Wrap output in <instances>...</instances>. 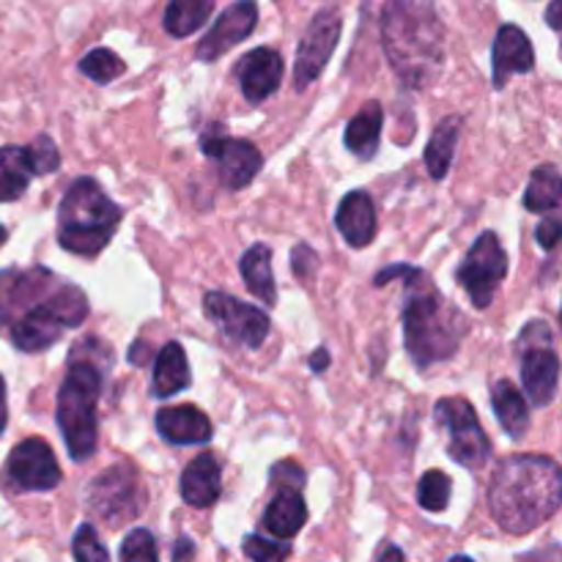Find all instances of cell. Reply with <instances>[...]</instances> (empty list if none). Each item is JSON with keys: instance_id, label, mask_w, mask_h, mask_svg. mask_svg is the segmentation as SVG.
Wrapping results in <instances>:
<instances>
[{"instance_id": "6da1fadb", "label": "cell", "mask_w": 562, "mask_h": 562, "mask_svg": "<svg viewBox=\"0 0 562 562\" xmlns=\"http://www.w3.org/2000/svg\"><path fill=\"white\" fill-rule=\"evenodd\" d=\"M562 503V475L549 456H508L488 483V508L510 536H527L552 519Z\"/></svg>"}, {"instance_id": "7a4b0ae2", "label": "cell", "mask_w": 562, "mask_h": 562, "mask_svg": "<svg viewBox=\"0 0 562 562\" xmlns=\"http://www.w3.org/2000/svg\"><path fill=\"white\" fill-rule=\"evenodd\" d=\"M382 47L401 82L426 88L442 75L445 25L434 0H387Z\"/></svg>"}, {"instance_id": "3957f363", "label": "cell", "mask_w": 562, "mask_h": 562, "mask_svg": "<svg viewBox=\"0 0 562 562\" xmlns=\"http://www.w3.org/2000/svg\"><path fill=\"white\" fill-rule=\"evenodd\" d=\"M406 278L404 302V344L417 368L445 362L459 351L470 322L459 307L450 305L423 269L401 263Z\"/></svg>"}, {"instance_id": "277c9868", "label": "cell", "mask_w": 562, "mask_h": 562, "mask_svg": "<svg viewBox=\"0 0 562 562\" xmlns=\"http://www.w3.org/2000/svg\"><path fill=\"white\" fill-rule=\"evenodd\" d=\"M121 217L124 209L110 201L97 179H75L58 206V245L75 256H99L119 231Z\"/></svg>"}, {"instance_id": "5b68a950", "label": "cell", "mask_w": 562, "mask_h": 562, "mask_svg": "<svg viewBox=\"0 0 562 562\" xmlns=\"http://www.w3.org/2000/svg\"><path fill=\"white\" fill-rule=\"evenodd\" d=\"M99 398H102V371L91 360H71L58 390L55 420L64 434L66 450L75 461H88L97 453Z\"/></svg>"}, {"instance_id": "8992f818", "label": "cell", "mask_w": 562, "mask_h": 562, "mask_svg": "<svg viewBox=\"0 0 562 562\" xmlns=\"http://www.w3.org/2000/svg\"><path fill=\"white\" fill-rule=\"evenodd\" d=\"M88 318V296L77 285L60 280L38 305L11 324V344L25 355L49 349L66 329L80 327Z\"/></svg>"}, {"instance_id": "52a82bcc", "label": "cell", "mask_w": 562, "mask_h": 562, "mask_svg": "<svg viewBox=\"0 0 562 562\" xmlns=\"http://www.w3.org/2000/svg\"><path fill=\"white\" fill-rule=\"evenodd\" d=\"M505 274H508V252L494 231H483L475 245L467 250L461 267L456 269V280L477 311H486L492 305Z\"/></svg>"}, {"instance_id": "ba28073f", "label": "cell", "mask_w": 562, "mask_h": 562, "mask_svg": "<svg viewBox=\"0 0 562 562\" xmlns=\"http://www.w3.org/2000/svg\"><path fill=\"white\" fill-rule=\"evenodd\" d=\"M521 382L536 406H549L560 387V357L552 349V329L547 322H530L519 335Z\"/></svg>"}, {"instance_id": "9c48e42d", "label": "cell", "mask_w": 562, "mask_h": 562, "mask_svg": "<svg viewBox=\"0 0 562 562\" xmlns=\"http://www.w3.org/2000/svg\"><path fill=\"white\" fill-rule=\"evenodd\" d=\"M437 420L448 428V453L464 470H481L492 459V442L467 398H442L434 406Z\"/></svg>"}, {"instance_id": "30bf717a", "label": "cell", "mask_w": 562, "mask_h": 562, "mask_svg": "<svg viewBox=\"0 0 562 562\" xmlns=\"http://www.w3.org/2000/svg\"><path fill=\"white\" fill-rule=\"evenodd\" d=\"M203 311L223 329L225 338L247 346V349H261L263 340L269 338V329H272V322H269L261 307L247 305V302L236 300L225 291H206L203 294Z\"/></svg>"}, {"instance_id": "8fae6325", "label": "cell", "mask_w": 562, "mask_h": 562, "mask_svg": "<svg viewBox=\"0 0 562 562\" xmlns=\"http://www.w3.org/2000/svg\"><path fill=\"white\" fill-rule=\"evenodd\" d=\"M201 151L217 162L220 181L234 192L245 190L263 168L261 151H258L250 140H239V137L225 135L220 124L209 126V130L203 132Z\"/></svg>"}, {"instance_id": "7c38bea8", "label": "cell", "mask_w": 562, "mask_h": 562, "mask_svg": "<svg viewBox=\"0 0 562 562\" xmlns=\"http://www.w3.org/2000/svg\"><path fill=\"white\" fill-rule=\"evenodd\" d=\"M340 31H344V20H340L338 9H322L307 25L305 36H302L300 47H296V64H294V88L296 91H305L313 82L318 80V75L324 71V66L333 58L335 47L340 42Z\"/></svg>"}, {"instance_id": "4fadbf2b", "label": "cell", "mask_w": 562, "mask_h": 562, "mask_svg": "<svg viewBox=\"0 0 562 562\" xmlns=\"http://www.w3.org/2000/svg\"><path fill=\"white\" fill-rule=\"evenodd\" d=\"M5 481L14 492H53L60 483V467L44 439H22L5 461Z\"/></svg>"}, {"instance_id": "5bb4252c", "label": "cell", "mask_w": 562, "mask_h": 562, "mask_svg": "<svg viewBox=\"0 0 562 562\" xmlns=\"http://www.w3.org/2000/svg\"><path fill=\"white\" fill-rule=\"evenodd\" d=\"M60 278H55L44 267L3 269L0 272V327H11L22 313L44 300L53 289H58Z\"/></svg>"}, {"instance_id": "9a60e30c", "label": "cell", "mask_w": 562, "mask_h": 562, "mask_svg": "<svg viewBox=\"0 0 562 562\" xmlns=\"http://www.w3.org/2000/svg\"><path fill=\"white\" fill-rule=\"evenodd\" d=\"M88 505L97 516L108 521L135 519L140 510V492H137V472L130 464H115L91 483Z\"/></svg>"}, {"instance_id": "2e32d148", "label": "cell", "mask_w": 562, "mask_h": 562, "mask_svg": "<svg viewBox=\"0 0 562 562\" xmlns=\"http://www.w3.org/2000/svg\"><path fill=\"white\" fill-rule=\"evenodd\" d=\"M256 22H258L256 0H239V3L228 5V9L217 16L212 31L198 42L195 58L206 60V64L223 58L228 49H234L236 44L245 42V38L256 31Z\"/></svg>"}, {"instance_id": "e0dca14e", "label": "cell", "mask_w": 562, "mask_h": 562, "mask_svg": "<svg viewBox=\"0 0 562 562\" xmlns=\"http://www.w3.org/2000/svg\"><path fill=\"white\" fill-rule=\"evenodd\" d=\"M536 66L532 42L519 25H503L497 31L492 49V82L494 88L508 86L510 77L527 75Z\"/></svg>"}, {"instance_id": "ac0fdd59", "label": "cell", "mask_w": 562, "mask_h": 562, "mask_svg": "<svg viewBox=\"0 0 562 562\" xmlns=\"http://www.w3.org/2000/svg\"><path fill=\"white\" fill-rule=\"evenodd\" d=\"M236 77H239L241 93H245L247 102L261 104L280 88V80H283V58H280L278 49L258 47L239 60Z\"/></svg>"}, {"instance_id": "d6986e66", "label": "cell", "mask_w": 562, "mask_h": 562, "mask_svg": "<svg viewBox=\"0 0 562 562\" xmlns=\"http://www.w3.org/2000/svg\"><path fill=\"white\" fill-rule=\"evenodd\" d=\"M335 228L351 247H368L376 239V206L366 190H351L335 212Z\"/></svg>"}, {"instance_id": "ffe728a7", "label": "cell", "mask_w": 562, "mask_h": 562, "mask_svg": "<svg viewBox=\"0 0 562 562\" xmlns=\"http://www.w3.org/2000/svg\"><path fill=\"white\" fill-rule=\"evenodd\" d=\"M181 499L192 508H209L220 499L223 494V470H220V461L212 453H201L198 459H192L190 464L181 472L179 483Z\"/></svg>"}, {"instance_id": "44dd1931", "label": "cell", "mask_w": 562, "mask_h": 562, "mask_svg": "<svg viewBox=\"0 0 562 562\" xmlns=\"http://www.w3.org/2000/svg\"><path fill=\"white\" fill-rule=\"evenodd\" d=\"M157 431L170 445H203L212 439V420L198 406H165L157 412Z\"/></svg>"}, {"instance_id": "7402d4cb", "label": "cell", "mask_w": 562, "mask_h": 562, "mask_svg": "<svg viewBox=\"0 0 562 562\" xmlns=\"http://www.w3.org/2000/svg\"><path fill=\"white\" fill-rule=\"evenodd\" d=\"M307 525V505L300 488H278L263 514V530L274 541H291Z\"/></svg>"}, {"instance_id": "603a6c76", "label": "cell", "mask_w": 562, "mask_h": 562, "mask_svg": "<svg viewBox=\"0 0 562 562\" xmlns=\"http://www.w3.org/2000/svg\"><path fill=\"white\" fill-rule=\"evenodd\" d=\"M382 124H384V110L376 99L362 104L360 113L346 124L344 143L357 159H373L376 154L379 140H382Z\"/></svg>"}, {"instance_id": "cb8c5ba5", "label": "cell", "mask_w": 562, "mask_h": 562, "mask_svg": "<svg viewBox=\"0 0 562 562\" xmlns=\"http://www.w3.org/2000/svg\"><path fill=\"white\" fill-rule=\"evenodd\" d=\"M190 366H187V355L181 344L170 340L162 346L157 362H154V379H151V395L154 398H170L179 395L181 390L190 387Z\"/></svg>"}, {"instance_id": "d4e9b609", "label": "cell", "mask_w": 562, "mask_h": 562, "mask_svg": "<svg viewBox=\"0 0 562 562\" xmlns=\"http://www.w3.org/2000/svg\"><path fill=\"white\" fill-rule=\"evenodd\" d=\"M241 280L247 291L263 305H278V283L272 274V250L267 245H252L239 261Z\"/></svg>"}, {"instance_id": "484cf974", "label": "cell", "mask_w": 562, "mask_h": 562, "mask_svg": "<svg viewBox=\"0 0 562 562\" xmlns=\"http://www.w3.org/2000/svg\"><path fill=\"white\" fill-rule=\"evenodd\" d=\"M492 406L499 417V426L510 439H521L530 428V409H527L525 395L519 393L514 382L499 379L492 387Z\"/></svg>"}, {"instance_id": "4316f807", "label": "cell", "mask_w": 562, "mask_h": 562, "mask_svg": "<svg viewBox=\"0 0 562 562\" xmlns=\"http://www.w3.org/2000/svg\"><path fill=\"white\" fill-rule=\"evenodd\" d=\"M36 176L27 146L0 148V203L16 201L25 195L27 184Z\"/></svg>"}, {"instance_id": "83f0119b", "label": "cell", "mask_w": 562, "mask_h": 562, "mask_svg": "<svg viewBox=\"0 0 562 562\" xmlns=\"http://www.w3.org/2000/svg\"><path fill=\"white\" fill-rule=\"evenodd\" d=\"M459 135H461V119L459 115H448L437 124L434 130L431 140L426 146V168L431 179H445L450 170V162H453L456 146H459Z\"/></svg>"}, {"instance_id": "f1b7e54d", "label": "cell", "mask_w": 562, "mask_h": 562, "mask_svg": "<svg viewBox=\"0 0 562 562\" xmlns=\"http://www.w3.org/2000/svg\"><path fill=\"white\" fill-rule=\"evenodd\" d=\"M212 9L214 0H170L162 25L173 38H187L206 25Z\"/></svg>"}, {"instance_id": "f546056e", "label": "cell", "mask_w": 562, "mask_h": 562, "mask_svg": "<svg viewBox=\"0 0 562 562\" xmlns=\"http://www.w3.org/2000/svg\"><path fill=\"white\" fill-rule=\"evenodd\" d=\"M562 201V176L560 168L554 162L538 165L530 176V184H527L525 206L530 212H554Z\"/></svg>"}, {"instance_id": "4dcf8cb0", "label": "cell", "mask_w": 562, "mask_h": 562, "mask_svg": "<svg viewBox=\"0 0 562 562\" xmlns=\"http://www.w3.org/2000/svg\"><path fill=\"white\" fill-rule=\"evenodd\" d=\"M124 69H126L124 60H121L119 55L108 47L91 49V53L80 60L82 75H86L88 80L99 82V86H108V82L119 80V77L124 75Z\"/></svg>"}, {"instance_id": "1f68e13d", "label": "cell", "mask_w": 562, "mask_h": 562, "mask_svg": "<svg viewBox=\"0 0 562 562\" xmlns=\"http://www.w3.org/2000/svg\"><path fill=\"white\" fill-rule=\"evenodd\" d=\"M450 492H453L450 477L445 475L442 470H431L420 477V483H417V503H420L423 510L439 514V510L448 508Z\"/></svg>"}, {"instance_id": "d6a6232c", "label": "cell", "mask_w": 562, "mask_h": 562, "mask_svg": "<svg viewBox=\"0 0 562 562\" xmlns=\"http://www.w3.org/2000/svg\"><path fill=\"white\" fill-rule=\"evenodd\" d=\"M119 560L121 562H159L157 541H154L151 532L143 530V527L132 530L130 536L121 541Z\"/></svg>"}, {"instance_id": "836d02e7", "label": "cell", "mask_w": 562, "mask_h": 562, "mask_svg": "<svg viewBox=\"0 0 562 562\" xmlns=\"http://www.w3.org/2000/svg\"><path fill=\"white\" fill-rule=\"evenodd\" d=\"M71 554L77 562H110L108 549L99 541L97 530L91 525L77 527L75 538H71Z\"/></svg>"}, {"instance_id": "e575fe53", "label": "cell", "mask_w": 562, "mask_h": 562, "mask_svg": "<svg viewBox=\"0 0 562 562\" xmlns=\"http://www.w3.org/2000/svg\"><path fill=\"white\" fill-rule=\"evenodd\" d=\"M241 549L252 562H285L291 554V547L285 541H267L261 536H247Z\"/></svg>"}, {"instance_id": "d590c367", "label": "cell", "mask_w": 562, "mask_h": 562, "mask_svg": "<svg viewBox=\"0 0 562 562\" xmlns=\"http://www.w3.org/2000/svg\"><path fill=\"white\" fill-rule=\"evenodd\" d=\"M27 154H31V162H33V170H36V176H49L60 168L58 146H55L47 135H38L36 140L27 146Z\"/></svg>"}, {"instance_id": "8d00e7d4", "label": "cell", "mask_w": 562, "mask_h": 562, "mask_svg": "<svg viewBox=\"0 0 562 562\" xmlns=\"http://www.w3.org/2000/svg\"><path fill=\"white\" fill-rule=\"evenodd\" d=\"M269 477H272L274 486L280 483V488H302V483H305V472L294 461H280V464H274Z\"/></svg>"}, {"instance_id": "74e56055", "label": "cell", "mask_w": 562, "mask_h": 562, "mask_svg": "<svg viewBox=\"0 0 562 562\" xmlns=\"http://www.w3.org/2000/svg\"><path fill=\"white\" fill-rule=\"evenodd\" d=\"M291 267H294L296 278H311L313 269H316V252L305 245L294 247L291 250Z\"/></svg>"}, {"instance_id": "f35d334b", "label": "cell", "mask_w": 562, "mask_h": 562, "mask_svg": "<svg viewBox=\"0 0 562 562\" xmlns=\"http://www.w3.org/2000/svg\"><path fill=\"white\" fill-rule=\"evenodd\" d=\"M560 220L558 217H547L541 220V225H538L536 236H538V245L543 247V250H554L558 247V239H560Z\"/></svg>"}, {"instance_id": "ab89813d", "label": "cell", "mask_w": 562, "mask_h": 562, "mask_svg": "<svg viewBox=\"0 0 562 562\" xmlns=\"http://www.w3.org/2000/svg\"><path fill=\"white\" fill-rule=\"evenodd\" d=\"M192 558H195V543L181 536L173 547V562H192Z\"/></svg>"}, {"instance_id": "60d3db41", "label": "cell", "mask_w": 562, "mask_h": 562, "mask_svg": "<svg viewBox=\"0 0 562 562\" xmlns=\"http://www.w3.org/2000/svg\"><path fill=\"white\" fill-rule=\"evenodd\" d=\"M311 368L313 373H324L329 368V351L327 349H316L311 355Z\"/></svg>"}, {"instance_id": "b9f144b4", "label": "cell", "mask_w": 562, "mask_h": 562, "mask_svg": "<svg viewBox=\"0 0 562 562\" xmlns=\"http://www.w3.org/2000/svg\"><path fill=\"white\" fill-rule=\"evenodd\" d=\"M376 562H406V558H404V552H401L398 547H393V543H384Z\"/></svg>"}, {"instance_id": "7bdbcfd3", "label": "cell", "mask_w": 562, "mask_h": 562, "mask_svg": "<svg viewBox=\"0 0 562 562\" xmlns=\"http://www.w3.org/2000/svg\"><path fill=\"white\" fill-rule=\"evenodd\" d=\"M5 426H9V401H5V382L0 376V437H3Z\"/></svg>"}, {"instance_id": "ee69618b", "label": "cell", "mask_w": 562, "mask_h": 562, "mask_svg": "<svg viewBox=\"0 0 562 562\" xmlns=\"http://www.w3.org/2000/svg\"><path fill=\"white\" fill-rule=\"evenodd\" d=\"M521 562H560L558 558V547H549L547 552H532V554H525Z\"/></svg>"}, {"instance_id": "f6af8a7d", "label": "cell", "mask_w": 562, "mask_h": 562, "mask_svg": "<svg viewBox=\"0 0 562 562\" xmlns=\"http://www.w3.org/2000/svg\"><path fill=\"white\" fill-rule=\"evenodd\" d=\"M560 5L562 0H552V5H549V25L554 27V31H560Z\"/></svg>"}, {"instance_id": "bcb514c9", "label": "cell", "mask_w": 562, "mask_h": 562, "mask_svg": "<svg viewBox=\"0 0 562 562\" xmlns=\"http://www.w3.org/2000/svg\"><path fill=\"white\" fill-rule=\"evenodd\" d=\"M448 562H475V560L467 558V554H456V558H450Z\"/></svg>"}, {"instance_id": "7dc6e473", "label": "cell", "mask_w": 562, "mask_h": 562, "mask_svg": "<svg viewBox=\"0 0 562 562\" xmlns=\"http://www.w3.org/2000/svg\"><path fill=\"white\" fill-rule=\"evenodd\" d=\"M5 239H9V231H5V228H3V225H0V247H3V245H5Z\"/></svg>"}]
</instances>
